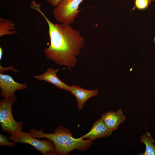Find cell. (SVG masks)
<instances>
[{
    "label": "cell",
    "instance_id": "1",
    "mask_svg": "<svg viewBox=\"0 0 155 155\" xmlns=\"http://www.w3.org/2000/svg\"><path fill=\"white\" fill-rule=\"evenodd\" d=\"M40 4L32 2L30 8L38 11L49 27L50 44L44 49L46 57L56 64L69 69L75 65L76 57L80 53L85 42L79 32L69 25L53 23L40 10Z\"/></svg>",
    "mask_w": 155,
    "mask_h": 155
},
{
    "label": "cell",
    "instance_id": "2",
    "mask_svg": "<svg viewBox=\"0 0 155 155\" xmlns=\"http://www.w3.org/2000/svg\"><path fill=\"white\" fill-rule=\"evenodd\" d=\"M29 133L37 138H45L51 141L55 146L57 155H67L75 149L85 151L92 144V141L89 139L73 137L70 131L62 126L58 127L52 133H44L42 129L32 128L29 129Z\"/></svg>",
    "mask_w": 155,
    "mask_h": 155
},
{
    "label": "cell",
    "instance_id": "3",
    "mask_svg": "<svg viewBox=\"0 0 155 155\" xmlns=\"http://www.w3.org/2000/svg\"><path fill=\"white\" fill-rule=\"evenodd\" d=\"M16 95L4 97L0 102V124L2 130L11 135L22 131L23 123L17 122L12 112L13 105L17 100Z\"/></svg>",
    "mask_w": 155,
    "mask_h": 155
},
{
    "label": "cell",
    "instance_id": "4",
    "mask_svg": "<svg viewBox=\"0 0 155 155\" xmlns=\"http://www.w3.org/2000/svg\"><path fill=\"white\" fill-rule=\"evenodd\" d=\"M84 0H61L53 10L57 21L69 25L74 21L79 12V6Z\"/></svg>",
    "mask_w": 155,
    "mask_h": 155
},
{
    "label": "cell",
    "instance_id": "5",
    "mask_svg": "<svg viewBox=\"0 0 155 155\" xmlns=\"http://www.w3.org/2000/svg\"><path fill=\"white\" fill-rule=\"evenodd\" d=\"M9 139L13 141L32 145L44 155H57L54 145L51 140H40L22 131L11 135Z\"/></svg>",
    "mask_w": 155,
    "mask_h": 155
},
{
    "label": "cell",
    "instance_id": "6",
    "mask_svg": "<svg viewBox=\"0 0 155 155\" xmlns=\"http://www.w3.org/2000/svg\"><path fill=\"white\" fill-rule=\"evenodd\" d=\"M27 88L26 84H22L14 81L11 76L0 73V96L4 97L13 96L15 93L18 90H22Z\"/></svg>",
    "mask_w": 155,
    "mask_h": 155
},
{
    "label": "cell",
    "instance_id": "7",
    "mask_svg": "<svg viewBox=\"0 0 155 155\" xmlns=\"http://www.w3.org/2000/svg\"><path fill=\"white\" fill-rule=\"evenodd\" d=\"M113 131L106 127L101 118L94 123L91 129L88 133L80 137L83 139H88L92 141L110 136Z\"/></svg>",
    "mask_w": 155,
    "mask_h": 155
},
{
    "label": "cell",
    "instance_id": "8",
    "mask_svg": "<svg viewBox=\"0 0 155 155\" xmlns=\"http://www.w3.org/2000/svg\"><path fill=\"white\" fill-rule=\"evenodd\" d=\"M106 127L112 131L117 129L120 124L123 122L126 118L122 111L119 109L115 112L109 111L102 115L101 118Z\"/></svg>",
    "mask_w": 155,
    "mask_h": 155
},
{
    "label": "cell",
    "instance_id": "9",
    "mask_svg": "<svg viewBox=\"0 0 155 155\" xmlns=\"http://www.w3.org/2000/svg\"><path fill=\"white\" fill-rule=\"evenodd\" d=\"M59 70L58 69H48L43 74L36 76L34 78L39 81H45L58 88L70 92L71 86L62 81L57 76V73Z\"/></svg>",
    "mask_w": 155,
    "mask_h": 155
},
{
    "label": "cell",
    "instance_id": "10",
    "mask_svg": "<svg viewBox=\"0 0 155 155\" xmlns=\"http://www.w3.org/2000/svg\"><path fill=\"white\" fill-rule=\"evenodd\" d=\"M75 98L78 107L80 110L83 108L85 102L90 98L96 96L98 94V90H88L76 85L71 86L70 92Z\"/></svg>",
    "mask_w": 155,
    "mask_h": 155
},
{
    "label": "cell",
    "instance_id": "11",
    "mask_svg": "<svg viewBox=\"0 0 155 155\" xmlns=\"http://www.w3.org/2000/svg\"><path fill=\"white\" fill-rule=\"evenodd\" d=\"M15 24L13 22L5 18H0V36L16 34Z\"/></svg>",
    "mask_w": 155,
    "mask_h": 155
},
{
    "label": "cell",
    "instance_id": "12",
    "mask_svg": "<svg viewBox=\"0 0 155 155\" xmlns=\"http://www.w3.org/2000/svg\"><path fill=\"white\" fill-rule=\"evenodd\" d=\"M141 142L146 145L145 152L140 155H155V146L153 144L154 141L149 132L145 134L140 137Z\"/></svg>",
    "mask_w": 155,
    "mask_h": 155
},
{
    "label": "cell",
    "instance_id": "13",
    "mask_svg": "<svg viewBox=\"0 0 155 155\" xmlns=\"http://www.w3.org/2000/svg\"><path fill=\"white\" fill-rule=\"evenodd\" d=\"M16 145V142H9L7 139V137L2 134H0V145H5L11 147H14Z\"/></svg>",
    "mask_w": 155,
    "mask_h": 155
},
{
    "label": "cell",
    "instance_id": "14",
    "mask_svg": "<svg viewBox=\"0 0 155 155\" xmlns=\"http://www.w3.org/2000/svg\"><path fill=\"white\" fill-rule=\"evenodd\" d=\"M150 4L149 0H135V6L140 9L146 8Z\"/></svg>",
    "mask_w": 155,
    "mask_h": 155
},
{
    "label": "cell",
    "instance_id": "15",
    "mask_svg": "<svg viewBox=\"0 0 155 155\" xmlns=\"http://www.w3.org/2000/svg\"><path fill=\"white\" fill-rule=\"evenodd\" d=\"M61 0H46L53 6L56 7L58 5Z\"/></svg>",
    "mask_w": 155,
    "mask_h": 155
},
{
    "label": "cell",
    "instance_id": "16",
    "mask_svg": "<svg viewBox=\"0 0 155 155\" xmlns=\"http://www.w3.org/2000/svg\"><path fill=\"white\" fill-rule=\"evenodd\" d=\"M3 49L1 47H0V60H1L2 57V54H3Z\"/></svg>",
    "mask_w": 155,
    "mask_h": 155
},
{
    "label": "cell",
    "instance_id": "17",
    "mask_svg": "<svg viewBox=\"0 0 155 155\" xmlns=\"http://www.w3.org/2000/svg\"><path fill=\"white\" fill-rule=\"evenodd\" d=\"M149 1L150 3L152 1H155V0H149Z\"/></svg>",
    "mask_w": 155,
    "mask_h": 155
},
{
    "label": "cell",
    "instance_id": "18",
    "mask_svg": "<svg viewBox=\"0 0 155 155\" xmlns=\"http://www.w3.org/2000/svg\"><path fill=\"white\" fill-rule=\"evenodd\" d=\"M154 43L155 44V38H154Z\"/></svg>",
    "mask_w": 155,
    "mask_h": 155
},
{
    "label": "cell",
    "instance_id": "19",
    "mask_svg": "<svg viewBox=\"0 0 155 155\" xmlns=\"http://www.w3.org/2000/svg\"><path fill=\"white\" fill-rule=\"evenodd\" d=\"M34 1V0H33V1Z\"/></svg>",
    "mask_w": 155,
    "mask_h": 155
}]
</instances>
